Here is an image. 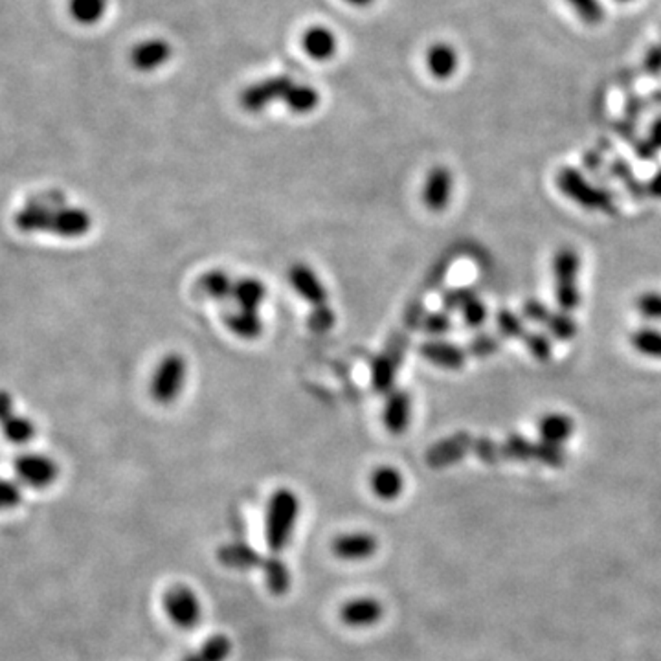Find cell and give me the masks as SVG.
<instances>
[{
    "instance_id": "cell-11",
    "label": "cell",
    "mask_w": 661,
    "mask_h": 661,
    "mask_svg": "<svg viewBox=\"0 0 661 661\" xmlns=\"http://www.w3.org/2000/svg\"><path fill=\"white\" fill-rule=\"evenodd\" d=\"M452 184H454L452 173L447 167L438 165V167L430 169V173L425 180V186H423L425 206L436 213L447 210L450 197H452Z\"/></svg>"
},
{
    "instance_id": "cell-36",
    "label": "cell",
    "mask_w": 661,
    "mask_h": 661,
    "mask_svg": "<svg viewBox=\"0 0 661 661\" xmlns=\"http://www.w3.org/2000/svg\"><path fill=\"white\" fill-rule=\"evenodd\" d=\"M568 459V454L562 445L548 443V441H536L534 443V461L543 463L546 467H564Z\"/></svg>"
},
{
    "instance_id": "cell-7",
    "label": "cell",
    "mask_w": 661,
    "mask_h": 661,
    "mask_svg": "<svg viewBox=\"0 0 661 661\" xmlns=\"http://www.w3.org/2000/svg\"><path fill=\"white\" fill-rule=\"evenodd\" d=\"M294 80L290 76H272L267 80H261L250 87H247L241 92V107L249 112H261L267 107H270L276 101H283L288 89L292 87Z\"/></svg>"
},
{
    "instance_id": "cell-22",
    "label": "cell",
    "mask_w": 661,
    "mask_h": 661,
    "mask_svg": "<svg viewBox=\"0 0 661 661\" xmlns=\"http://www.w3.org/2000/svg\"><path fill=\"white\" fill-rule=\"evenodd\" d=\"M372 489L379 498L386 502L395 500L404 489L402 474L393 467H379L372 474Z\"/></svg>"
},
{
    "instance_id": "cell-8",
    "label": "cell",
    "mask_w": 661,
    "mask_h": 661,
    "mask_svg": "<svg viewBox=\"0 0 661 661\" xmlns=\"http://www.w3.org/2000/svg\"><path fill=\"white\" fill-rule=\"evenodd\" d=\"M173 55V48L165 39L151 37L146 41H140L131 50V65L138 72H155L169 63Z\"/></svg>"
},
{
    "instance_id": "cell-17",
    "label": "cell",
    "mask_w": 661,
    "mask_h": 661,
    "mask_svg": "<svg viewBox=\"0 0 661 661\" xmlns=\"http://www.w3.org/2000/svg\"><path fill=\"white\" fill-rule=\"evenodd\" d=\"M302 46L315 61H329L338 50L336 35L326 26L309 28L302 37Z\"/></svg>"
},
{
    "instance_id": "cell-15",
    "label": "cell",
    "mask_w": 661,
    "mask_h": 661,
    "mask_svg": "<svg viewBox=\"0 0 661 661\" xmlns=\"http://www.w3.org/2000/svg\"><path fill=\"white\" fill-rule=\"evenodd\" d=\"M384 607L373 597H358L342 609V621L349 627H372L382 619Z\"/></svg>"
},
{
    "instance_id": "cell-23",
    "label": "cell",
    "mask_w": 661,
    "mask_h": 661,
    "mask_svg": "<svg viewBox=\"0 0 661 661\" xmlns=\"http://www.w3.org/2000/svg\"><path fill=\"white\" fill-rule=\"evenodd\" d=\"M67 10L74 23L81 26H94L103 21L109 10V0H69Z\"/></svg>"
},
{
    "instance_id": "cell-13",
    "label": "cell",
    "mask_w": 661,
    "mask_h": 661,
    "mask_svg": "<svg viewBox=\"0 0 661 661\" xmlns=\"http://www.w3.org/2000/svg\"><path fill=\"white\" fill-rule=\"evenodd\" d=\"M290 285L296 292L315 307H324L327 304V290L318 279V276L306 265H294L288 272Z\"/></svg>"
},
{
    "instance_id": "cell-19",
    "label": "cell",
    "mask_w": 661,
    "mask_h": 661,
    "mask_svg": "<svg viewBox=\"0 0 661 661\" xmlns=\"http://www.w3.org/2000/svg\"><path fill=\"white\" fill-rule=\"evenodd\" d=\"M458 52L447 42H438L427 52V67L436 80L452 78L458 71Z\"/></svg>"
},
{
    "instance_id": "cell-40",
    "label": "cell",
    "mask_w": 661,
    "mask_h": 661,
    "mask_svg": "<svg viewBox=\"0 0 661 661\" xmlns=\"http://www.w3.org/2000/svg\"><path fill=\"white\" fill-rule=\"evenodd\" d=\"M566 3L575 10L577 17L588 24H597L605 17V10L599 5V0H566Z\"/></svg>"
},
{
    "instance_id": "cell-35",
    "label": "cell",
    "mask_w": 661,
    "mask_h": 661,
    "mask_svg": "<svg viewBox=\"0 0 661 661\" xmlns=\"http://www.w3.org/2000/svg\"><path fill=\"white\" fill-rule=\"evenodd\" d=\"M524 345L527 347L529 354L540 363H548L553 354V342L548 335L538 333V331H527L524 336Z\"/></svg>"
},
{
    "instance_id": "cell-18",
    "label": "cell",
    "mask_w": 661,
    "mask_h": 661,
    "mask_svg": "<svg viewBox=\"0 0 661 661\" xmlns=\"http://www.w3.org/2000/svg\"><path fill=\"white\" fill-rule=\"evenodd\" d=\"M536 430L540 441L562 445L573 436L575 420L564 413H548L538 420Z\"/></svg>"
},
{
    "instance_id": "cell-2",
    "label": "cell",
    "mask_w": 661,
    "mask_h": 661,
    "mask_svg": "<svg viewBox=\"0 0 661 661\" xmlns=\"http://www.w3.org/2000/svg\"><path fill=\"white\" fill-rule=\"evenodd\" d=\"M299 513V500L290 489L272 495L267 511V544L274 553H281L292 536Z\"/></svg>"
},
{
    "instance_id": "cell-9",
    "label": "cell",
    "mask_w": 661,
    "mask_h": 661,
    "mask_svg": "<svg viewBox=\"0 0 661 661\" xmlns=\"http://www.w3.org/2000/svg\"><path fill=\"white\" fill-rule=\"evenodd\" d=\"M474 439L468 432H458L439 443H436L429 452H427V463L432 468H443V467H450L454 463H459L461 459L467 458L468 452H472L474 447Z\"/></svg>"
},
{
    "instance_id": "cell-38",
    "label": "cell",
    "mask_w": 661,
    "mask_h": 661,
    "mask_svg": "<svg viewBox=\"0 0 661 661\" xmlns=\"http://www.w3.org/2000/svg\"><path fill=\"white\" fill-rule=\"evenodd\" d=\"M476 297H477V294L472 287H458V288H450L443 294L441 304H443L445 311H463Z\"/></svg>"
},
{
    "instance_id": "cell-30",
    "label": "cell",
    "mask_w": 661,
    "mask_h": 661,
    "mask_svg": "<svg viewBox=\"0 0 661 661\" xmlns=\"http://www.w3.org/2000/svg\"><path fill=\"white\" fill-rule=\"evenodd\" d=\"M630 344L639 354L661 360V331L641 327L630 335Z\"/></svg>"
},
{
    "instance_id": "cell-20",
    "label": "cell",
    "mask_w": 661,
    "mask_h": 661,
    "mask_svg": "<svg viewBox=\"0 0 661 661\" xmlns=\"http://www.w3.org/2000/svg\"><path fill=\"white\" fill-rule=\"evenodd\" d=\"M410 413H411V399L406 392L393 393L384 408V425L392 434H402L406 432L410 425Z\"/></svg>"
},
{
    "instance_id": "cell-6",
    "label": "cell",
    "mask_w": 661,
    "mask_h": 661,
    "mask_svg": "<svg viewBox=\"0 0 661 661\" xmlns=\"http://www.w3.org/2000/svg\"><path fill=\"white\" fill-rule=\"evenodd\" d=\"M164 609L169 619L180 628H195L201 623L203 610L197 595L188 586H173L164 595Z\"/></svg>"
},
{
    "instance_id": "cell-37",
    "label": "cell",
    "mask_w": 661,
    "mask_h": 661,
    "mask_svg": "<svg viewBox=\"0 0 661 661\" xmlns=\"http://www.w3.org/2000/svg\"><path fill=\"white\" fill-rule=\"evenodd\" d=\"M472 452H474V456L479 461H484L486 465H498L500 461H504L502 445L496 443L491 438H477V439H474Z\"/></svg>"
},
{
    "instance_id": "cell-48",
    "label": "cell",
    "mask_w": 661,
    "mask_h": 661,
    "mask_svg": "<svg viewBox=\"0 0 661 661\" xmlns=\"http://www.w3.org/2000/svg\"><path fill=\"white\" fill-rule=\"evenodd\" d=\"M647 188V197L652 199H661V169H657L650 178L648 183L645 184Z\"/></svg>"
},
{
    "instance_id": "cell-51",
    "label": "cell",
    "mask_w": 661,
    "mask_h": 661,
    "mask_svg": "<svg viewBox=\"0 0 661 661\" xmlns=\"http://www.w3.org/2000/svg\"><path fill=\"white\" fill-rule=\"evenodd\" d=\"M657 149H661V118L656 119L650 127V138H648Z\"/></svg>"
},
{
    "instance_id": "cell-28",
    "label": "cell",
    "mask_w": 661,
    "mask_h": 661,
    "mask_svg": "<svg viewBox=\"0 0 661 661\" xmlns=\"http://www.w3.org/2000/svg\"><path fill=\"white\" fill-rule=\"evenodd\" d=\"M263 577L267 581L269 590L274 595H285L290 588V571L287 564L278 557H269L263 568Z\"/></svg>"
},
{
    "instance_id": "cell-45",
    "label": "cell",
    "mask_w": 661,
    "mask_h": 661,
    "mask_svg": "<svg viewBox=\"0 0 661 661\" xmlns=\"http://www.w3.org/2000/svg\"><path fill=\"white\" fill-rule=\"evenodd\" d=\"M522 315H524V318H525V320H529V322H533V324L544 326V324H546V320H548V318H550V315H552V309H550L546 304L540 302V299L531 297V299H527V302L522 306Z\"/></svg>"
},
{
    "instance_id": "cell-21",
    "label": "cell",
    "mask_w": 661,
    "mask_h": 661,
    "mask_svg": "<svg viewBox=\"0 0 661 661\" xmlns=\"http://www.w3.org/2000/svg\"><path fill=\"white\" fill-rule=\"evenodd\" d=\"M231 296L235 297L237 306L243 311L258 313V307L263 304V299L267 296V288L256 278H243L233 283Z\"/></svg>"
},
{
    "instance_id": "cell-49",
    "label": "cell",
    "mask_w": 661,
    "mask_h": 661,
    "mask_svg": "<svg viewBox=\"0 0 661 661\" xmlns=\"http://www.w3.org/2000/svg\"><path fill=\"white\" fill-rule=\"evenodd\" d=\"M645 67L650 71V72H659L661 71V44L652 48L648 53H647V59H645Z\"/></svg>"
},
{
    "instance_id": "cell-39",
    "label": "cell",
    "mask_w": 661,
    "mask_h": 661,
    "mask_svg": "<svg viewBox=\"0 0 661 661\" xmlns=\"http://www.w3.org/2000/svg\"><path fill=\"white\" fill-rule=\"evenodd\" d=\"M372 379L373 384L379 392H388L393 386V379H395V363L390 360L388 356H381L377 358V363L373 364V372H372Z\"/></svg>"
},
{
    "instance_id": "cell-16",
    "label": "cell",
    "mask_w": 661,
    "mask_h": 661,
    "mask_svg": "<svg viewBox=\"0 0 661 661\" xmlns=\"http://www.w3.org/2000/svg\"><path fill=\"white\" fill-rule=\"evenodd\" d=\"M265 555H261L260 552H256L254 548L247 546V544H224L217 550V561L226 566V568H233V570H254L260 568L263 571L265 564H267Z\"/></svg>"
},
{
    "instance_id": "cell-52",
    "label": "cell",
    "mask_w": 661,
    "mask_h": 661,
    "mask_svg": "<svg viewBox=\"0 0 661 661\" xmlns=\"http://www.w3.org/2000/svg\"><path fill=\"white\" fill-rule=\"evenodd\" d=\"M345 3L351 5V6H354V8H366V6L373 5L375 0H345Z\"/></svg>"
},
{
    "instance_id": "cell-47",
    "label": "cell",
    "mask_w": 661,
    "mask_h": 661,
    "mask_svg": "<svg viewBox=\"0 0 661 661\" xmlns=\"http://www.w3.org/2000/svg\"><path fill=\"white\" fill-rule=\"evenodd\" d=\"M335 326V315L327 309V306L324 307H315L313 315L309 316V327L315 333H326Z\"/></svg>"
},
{
    "instance_id": "cell-44",
    "label": "cell",
    "mask_w": 661,
    "mask_h": 661,
    "mask_svg": "<svg viewBox=\"0 0 661 661\" xmlns=\"http://www.w3.org/2000/svg\"><path fill=\"white\" fill-rule=\"evenodd\" d=\"M636 307L641 316L650 320H661V294L659 292H643L636 299Z\"/></svg>"
},
{
    "instance_id": "cell-4",
    "label": "cell",
    "mask_w": 661,
    "mask_h": 661,
    "mask_svg": "<svg viewBox=\"0 0 661 661\" xmlns=\"http://www.w3.org/2000/svg\"><path fill=\"white\" fill-rule=\"evenodd\" d=\"M186 382V360L171 353L160 360L151 382V395L158 404H171L178 399Z\"/></svg>"
},
{
    "instance_id": "cell-14",
    "label": "cell",
    "mask_w": 661,
    "mask_h": 661,
    "mask_svg": "<svg viewBox=\"0 0 661 661\" xmlns=\"http://www.w3.org/2000/svg\"><path fill=\"white\" fill-rule=\"evenodd\" d=\"M420 356H425L429 363L443 368V370H452L458 372L465 366L467 363V353L465 349L443 342V340H430L427 344H423L419 347Z\"/></svg>"
},
{
    "instance_id": "cell-12",
    "label": "cell",
    "mask_w": 661,
    "mask_h": 661,
    "mask_svg": "<svg viewBox=\"0 0 661 661\" xmlns=\"http://www.w3.org/2000/svg\"><path fill=\"white\" fill-rule=\"evenodd\" d=\"M379 550V540L370 533H349L333 540V553L342 561H366Z\"/></svg>"
},
{
    "instance_id": "cell-1",
    "label": "cell",
    "mask_w": 661,
    "mask_h": 661,
    "mask_svg": "<svg viewBox=\"0 0 661 661\" xmlns=\"http://www.w3.org/2000/svg\"><path fill=\"white\" fill-rule=\"evenodd\" d=\"M557 186L562 195L577 203L590 212H603L609 215L618 213V203L607 188L591 184L590 180L575 167H562L557 173Z\"/></svg>"
},
{
    "instance_id": "cell-5",
    "label": "cell",
    "mask_w": 661,
    "mask_h": 661,
    "mask_svg": "<svg viewBox=\"0 0 661 661\" xmlns=\"http://www.w3.org/2000/svg\"><path fill=\"white\" fill-rule=\"evenodd\" d=\"M15 476L21 486H26L30 489H46L50 487L59 474V468L55 461L44 454L30 452L23 454L14 463Z\"/></svg>"
},
{
    "instance_id": "cell-50",
    "label": "cell",
    "mask_w": 661,
    "mask_h": 661,
    "mask_svg": "<svg viewBox=\"0 0 661 661\" xmlns=\"http://www.w3.org/2000/svg\"><path fill=\"white\" fill-rule=\"evenodd\" d=\"M14 411H15V408H14L12 397L6 392H0V423H3V420L6 417H10Z\"/></svg>"
},
{
    "instance_id": "cell-32",
    "label": "cell",
    "mask_w": 661,
    "mask_h": 661,
    "mask_svg": "<svg viewBox=\"0 0 661 661\" xmlns=\"http://www.w3.org/2000/svg\"><path fill=\"white\" fill-rule=\"evenodd\" d=\"M199 287L206 296L215 297V299H224V297L231 296V290H233V283H231L230 276L222 270H212V272L204 274L199 279Z\"/></svg>"
},
{
    "instance_id": "cell-34",
    "label": "cell",
    "mask_w": 661,
    "mask_h": 661,
    "mask_svg": "<svg viewBox=\"0 0 661 661\" xmlns=\"http://www.w3.org/2000/svg\"><path fill=\"white\" fill-rule=\"evenodd\" d=\"M496 327L500 335L507 340H524L527 333L524 320L511 309H500L496 313Z\"/></svg>"
},
{
    "instance_id": "cell-25",
    "label": "cell",
    "mask_w": 661,
    "mask_h": 661,
    "mask_svg": "<svg viewBox=\"0 0 661 661\" xmlns=\"http://www.w3.org/2000/svg\"><path fill=\"white\" fill-rule=\"evenodd\" d=\"M610 175L619 180V183L625 186L627 194L634 199V201H643L647 199V188L641 183V180L636 176L632 165L623 158V156H616L610 164Z\"/></svg>"
},
{
    "instance_id": "cell-33",
    "label": "cell",
    "mask_w": 661,
    "mask_h": 661,
    "mask_svg": "<svg viewBox=\"0 0 661 661\" xmlns=\"http://www.w3.org/2000/svg\"><path fill=\"white\" fill-rule=\"evenodd\" d=\"M544 327L559 342H570L577 335V322L566 311H559V313L552 311Z\"/></svg>"
},
{
    "instance_id": "cell-41",
    "label": "cell",
    "mask_w": 661,
    "mask_h": 661,
    "mask_svg": "<svg viewBox=\"0 0 661 661\" xmlns=\"http://www.w3.org/2000/svg\"><path fill=\"white\" fill-rule=\"evenodd\" d=\"M500 349V340L493 333H479L474 336L467 347L468 354L474 358L493 356Z\"/></svg>"
},
{
    "instance_id": "cell-3",
    "label": "cell",
    "mask_w": 661,
    "mask_h": 661,
    "mask_svg": "<svg viewBox=\"0 0 661 661\" xmlns=\"http://www.w3.org/2000/svg\"><path fill=\"white\" fill-rule=\"evenodd\" d=\"M581 258L575 249L562 247L553 258V278H555V302L561 311L573 313L581 306L579 290Z\"/></svg>"
},
{
    "instance_id": "cell-26",
    "label": "cell",
    "mask_w": 661,
    "mask_h": 661,
    "mask_svg": "<svg viewBox=\"0 0 661 661\" xmlns=\"http://www.w3.org/2000/svg\"><path fill=\"white\" fill-rule=\"evenodd\" d=\"M226 326L233 335L241 336L245 340H254L263 333V324H261L258 313H254V311L241 309L239 313L226 316Z\"/></svg>"
},
{
    "instance_id": "cell-29",
    "label": "cell",
    "mask_w": 661,
    "mask_h": 661,
    "mask_svg": "<svg viewBox=\"0 0 661 661\" xmlns=\"http://www.w3.org/2000/svg\"><path fill=\"white\" fill-rule=\"evenodd\" d=\"M231 654V641L226 636H215L208 639L195 654L184 657L183 661H226Z\"/></svg>"
},
{
    "instance_id": "cell-27",
    "label": "cell",
    "mask_w": 661,
    "mask_h": 661,
    "mask_svg": "<svg viewBox=\"0 0 661 661\" xmlns=\"http://www.w3.org/2000/svg\"><path fill=\"white\" fill-rule=\"evenodd\" d=\"M0 429H3L5 438L14 445H26L35 436V425L32 420L15 411L0 423Z\"/></svg>"
},
{
    "instance_id": "cell-24",
    "label": "cell",
    "mask_w": 661,
    "mask_h": 661,
    "mask_svg": "<svg viewBox=\"0 0 661 661\" xmlns=\"http://www.w3.org/2000/svg\"><path fill=\"white\" fill-rule=\"evenodd\" d=\"M283 103L287 105L288 110H292L296 114H307V112H313L320 105V94L311 85L294 81L292 87L288 89Z\"/></svg>"
},
{
    "instance_id": "cell-53",
    "label": "cell",
    "mask_w": 661,
    "mask_h": 661,
    "mask_svg": "<svg viewBox=\"0 0 661 661\" xmlns=\"http://www.w3.org/2000/svg\"><path fill=\"white\" fill-rule=\"evenodd\" d=\"M618 3H632V0H618Z\"/></svg>"
},
{
    "instance_id": "cell-42",
    "label": "cell",
    "mask_w": 661,
    "mask_h": 661,
    "mask_svg": "<svg viewBox=\"0 0 661 661\" xmlns=\"http://www.w3.org/2000/svg\"><path fill=\"white\" fill-rule=\"evenodd\" d=\"M23 500V489L19 482L0 477V511L15 509Z\"/></svg>"
},
{
    "instance_id": "cell-46",
    "label": "cell",
    "mask_w": 661,
    "mask_h": 661,
    "mask_svg": "<svg viewBox=\"0 0 661 661\" xmlns=\"http://www.w3.org/2000/svg\"><path fill=\"white\" fill-rule=\"evenodd\" d=\"M423 329L430 336H441L452 329V320L447 313H432L423 320Z\"/></svg>"
},
{
    "instance_id": "cell-10",
    "label": "cell",
    "mask_w": 661,
    "mask_h": 661,
    "mask_svg": "<svg viewBox=\"0 0 661 661\" xmlns=\"http://www.w3.org/2000/svg\"><path fill=\"white\" fill-rule=\"evenodd\" d=\"M92 226L90 215L81 208H69V206H59L52 210L48 231L59 235V237H81L85 235Z\"/></svg>"
},
{
    "instance_id": "cell-43",
    "label": "cell",
    "mask_w": 661,
    "mask_h": 661,
    "mask_svg": "<svg viewBox=\"0 0 661 661\" xmlns=\"http://www.w3.org/2000/svg\"><path fill=\"white\" fill-rule=\"evenodd\" d=\"M463 315V322L468 329H479L486 322H487V316H489V309L487 306L482 302V299L476 297L472 299V302L461 311Z\"/></svg>"
},
{
    "instance_id": "cell-31",
    "label": "cell",
    "mask_w": 661,
    "mask_h": 661,
    "mask_svg": "<svg viewBox=\"0 0 661 661\" xmlns=\"http://www.w3.org/2000/svg\"><path fill=\"white\" fill-rule=\"evenodd\" d=\"M504 461H534V443L520 434H511L502 443Z\"/></svg>"
}]
</instances>
